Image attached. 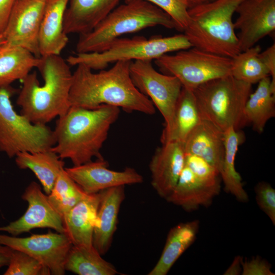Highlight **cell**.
Wrapping results in <instances>:
<instances>
[{
  "instance_id": "cell-1",
  "label": "cell",
  "mask_w": 275,
  "mask_h": 275,
  "mask_svg": "<svg viewBox=\"0 0 275 275\" xmlns=\"http://www.w3.org/2000/svg\"><path fill=\"white\" fill-rule=\"evenodd\" d=\"M131 62L118 61L109 69L98 73L93 72L84 64L77 65L72 73L70 106L93 109L107 105L128 113L154 114L155 108L152 101L132 82L130 75Z\"/></svg>"
},
{
  "instance_id": "cell-2",
  "label": "cell",
  "mask_w": 275,
  "mask_h": 275,
  "mask_svg": "<svg viewBox=\"0 0 275 275\" xmlns=\"http://www.w3.org/2000/svg\"><path fill=\"white\" fill-rule=\"evenodd\" d=\"M118 107L102 105L89 109L71 106L59 117L54 131L56 143L51 149L73 166L103 159L100 150L112 125L119 117Z\"/></svg>"
},
{
  "instance_id": "cell-3",
  "label": "cell",
  "mask_w": 275,
  "mask_h": 275,
  "mask_svg": "<svg viewBox=\"0 0 275 275\" xmlns=\"http://www.w3.org/2000/svg\"><path fill=\"white\" fill-rule=\"evenodd\" d=\"M44 80L41 85L36 72L23 80L16 103L20 114L32 123L46 125L70 108L69 95L72 73L66 60L60 56L41 57L37 67Z\"/></svg>"
},
{
  "instance_id": "cell-4",
  "label": "cell",
  "mask_w": 275,
  "mask_h": 275,
  "mask_svg": "<svg viewBox=\"0 0 275 275\" xmlns=\"http://www.w3.org/2000/svg\"><path fill=\"white\" fill-rule=\"evenodd\" d=\"M157 25L176 29L171 17L154 5L144 0L125 1L91 32L79 35L76 53L102 52L123 35Z\"/></svg>"
},
{
  "instance_id": "cell-5",
  "label": "cell",
  "mask_w": 275,
  "mask_h": 275,
  "mask_svg": "<svg viewBox=\"0 0 275 275\" xmlns=\"http://www.w3.org/2000/svg\"><path fill=\"white\" fill-rule=\"evenodd\" d=\"M243 1L214 0L189 8L184 34L192 46L231 59L241 52L233 16Z\"/></svg>"
},
{
  "instance_id": "cell-6",
  "label": "cell",
  "mask_w": 275,
  "mask_h": 275,
  "mask_svg": "<svg viewBox=\"0 0 275 275\" xmlns=\"http://www.w3.org/2000/svg\"><path fill=\"white\" fill-rule=\"evenodd\" d=\"M251 88L252 85L230 75L205 82L193 91L202 120L225 131L242 127L243 108Z\"/></svg>"
},
{
  "instance_id": "cell-7",
  "label": "cell",
  "mask_w": 275,
  "mask_h": 275,
  "mask_svg": "<svg viewBox=\"0 0 275 275\" xmlns=\"http://www.w3.org/2000/svg\"><path fill=\"white\" fill-rule=\"evenodd\" d=\"M192 45L184 34L170 37L143 36L119 38L102 52L76 53L66 59L69 65L84 64L91 70H103L109 64L120 60H155L169 52L186 49Z\"/></svg>"
},
{
  "instance_id": "cell-8",
  "label": "cell",
  "mask_w": 275,
  "mask_h": 275,
  "mask_svg": "<svg viewBox=\"0 0 275 275\" xmlns=\"http://www.w3.org/2000/svg\"><path fill=\"white\" fill-rule=\"evenodd\" d=\"M16 92L11 85L0 88V151L12 158L20 152L51 149L56 143L53 130L15 111L11 98Z\"/></svg>"
},
{
  "instance_id": "cell-9",
  "label": "cell",
  "mask_w": 275,
  "mask_h": 275,
  "mask_svg": "<svg viewBox=\"0 0 275 275\" xmlns=\"http://www.w3.org/2000/svg\"><path fill=\"white\" fill-rule=\"evenodd\" d=\"M154 62L165 74L176 76L183 88L191 91L205 82L231 75L232 59L194 47L173 55L163 54Z\"/></svg>"
},
{
  "instance_id": "cell-10",
  "label": "cell",
  "mask_w": 275,
  "mask_h": 275,
  "mask_svg": "<svg viewBox=\"0 0 275 275\" xmlns=\"http://www.w3.org/2000/svg\"><path fill=\"white\" fill-rule=\"evenodd\" d=\"M151 60L132 61L130 75L133 84L148 97L164 118L163 129L172 123L175 108L182 85L175 76L162 74L153 67Z\"/></svg>"
},
{
  "instance_id": "cell-11",
  "label": "cell",
  "mask_w": 275,
  "mask_h": 275,
  "mask_svg": "<svg viewBox=\"0 0 275 275\" xmlns=\"http://www.w3.org/2000/svg\"><path fill=\"white\" fill-rule=\"evenodd\" d=\"M0 244L24 252L47 268L52 275H63L72 244L65 233L48 232L19 237L0 234Z\"/></svg>"
},
{
  "instance_id": "cell-12",
  "label": "cell",
  "mask_w": 275,
  "mask_h": 275,
  "mask_svg": "<svg viewBox=\"0 0 275 275\" xmlns=\"http://www.w3.org/2000/svg\"><path fill=\"white\" fill-rule=\"evenodd\" d=\"M48 0H15L2 35L7 43L40 58L38 35Z\"/></svg>"
},
{
  "instance_id": "cell-13",
  "label": "cell",
  "mask_w": 275,
  "mask_h": 275,
  "mask_svg": "<svg viewBox=\"0 0 275 275\" xmlns=\"http://www.w3.org/2000/svg\"><path fill=\"white\" fill-rule=\"evenodd\" d=\"M21 198L28 203L27 210L18 219L0 227V231L14 236L37 228H50L64 233L62 217L51 205L38 183L31 182Z\"/></svg>"
},
{
  "instance_id": "cell-14",
  "label": "cell",
  "mask_w": 275,
  "mask_h": 275,
  "mask_svg": "<svg viewBox=\"0 0 275 275\" xmlns=\"http://www.w3.org/2000/svg\"><path fill=\"white\" fill-rule=\"evenodd\" d=\"M234 22L241 51L256 45L275 31V0H244L237 8Z\"/></svg>"
},
{
  "instance_id": "cell-15",
  "label": "cell",
  "mask_w": 275,
  "mask_h": 275,
  "mask_svg": "<svg viewBox=\"0 0 275 275\" xmlns=\"http://www.w3.org/2000/svg\"><path fill=\"white\" fill-rule=\"evenodd\" d=\"M108 162L103 159L70 168H65L67 174L88 195L98 193L113 187L141 183L143 176L135 169L126 168L121 171L108 168Z\"/></svg>"
},
{
  "instance_id": "cell-16",
  "label": "cell",
  "mask_w": 275,
  "mask_h": 275,
  "mask_svg": "<svg viewBox=\"0 0 275 275\" xmlns=\"http://www.w3.org/2000/svg\"><path fill=\"white\" fill-rule=\"evenodd\" d=\"M184 144L170 142L155 151L150 162L151 184L157 194L165 199L177 183L184 167Z\"/></svg>"
},
{
  "instance_id": "cell-17",
  "label": "cell",
  "mask_w": 275,
  "mask_h": 275,
  "mask_svg": "<svg viewBox=\"0 0 275 275\" xmlns=\"http://www.w3.org/2000/svg\"><path fill=\"white\" fill-rule=\"evenodd\" d=\"M100 192L87 195L62 216L64 233L73 245L92 247Z\"/></svg>"
},
{
  "instance_id": "cell-18",
  "label": "cell",
  "mask_w": 275,
  "mask_h": 275,
  "mask_svg": "<svg viewBox=\"0 0 275 275\" xmlns=\"http://www.w3.org/2000/svg\"><path fill=\"white\" fill-rule=\"evenodd\" d=\"M124 187L115 186L100 191L93 244L101 255L109 250L117 229L120 206L125 196Z\"/></svg>"
},
{
  "instance_id": "cell-19",
  "label": "cell",
  "mask_w": 275,
  "mask_h": 275,
  "mask_svg": "<svg viewBox=\"0 0 275 275\" xmlns=\"http://www.w3.org/2000/svg\"><path fill=\"white\" fill-rule=\"evenodd\" d=\"M221 187V183H210L200 179L184 165L177 184L166 200L190 212L200 206H209Z\"/></svg>"
},
{
  "instance_id": "cell-20",
  "label": "cell",
  "mask_w": 275,
  "mask_h": 275,
  "mask_svg": "<svg viewBox=\"0 0 275 275\" xmlns=\"http://www.w3.org/2000/svg\"><path fill=\"white\" fill-rule=\"evenodd\" d=\"M121 0H69L64 16L65 33L91 32Z\"/></svg>"
},
{
  "instance_id": "cell-21",
  "label": "cell",
  "mask_w": 275,
  "mask_h": 275,
  "mask_svg": "<svg viewBox=\"0 0 275 275\" xmlns=\"http://www.w3.org/2000/svg\"><path fill=\"white\" fill-rule=\"evenodd\" d=\"M69 0H48L38 35L40 57L60 56L68 42L64 16Z\"/></svg>"
},
{
  "instance_id": "cell-22",
  "label": "cell",
  "mask_w": 275,
  "mask_h": 275,
  "mask_svg": "<svg viewBox=\"0 0 275 275\" xmlns=\"http://www.w3.org/2000/svg\"><path fill=\"white\" fill-rule=\"evenodd\" d=\"M185 153L198 156L219 172L224 155V131L212 123L202 120L184 143Z\"/></svg>"
},
{
  "instance_id": "cell-23",
  "label": "cell",
  "mask_w": 275,
  "mask_h": 275,
  "mask_svg": "<svg viewBox=\"0 0 275 275\" xmlns=\"http://www.w3.org/2000/svg\"><path fill=\"white\" fill-rule=\"evenodd\" d=\"M274 116L275 87L269 76L259 81L256 90L250 94L243 108L242 127L251 125L261 133L268 121Z\"/></svg>"
},
{
  "instance_id": "cell-24",
  "label": "cell",
  "mask_w": 275,
  "mask_h": 275,
  "mask_svg": "<svg viewBox=\"0 0 275 275\" xmlns=\"http://www.w3.org/2000/svg\"><path fill=\"white\" fill-rule=\"evenodd\" d=\"M202 119L193 91L182 88L175 108L172 122L167 129H163L161 144L170 142L183 143Z\"/></svg>"
},
{
  "instance_id": "cell-25",
  "label": "cell",
  "mask_w": 275,
  "mask_h": 275,
  "mask_svg": "<svg viewBox=\"0 0 275 275\" xmlns=\"http://www.w3.org/2000/svg\"><path fill=\"white\" fill-rule=\"evenodd\" d=\"M199 221L181 223L170 230L162 253L149 275H166L181 255L195 241Z\"/></svg>"
},
{
  "instance_id": "cell-26",
  "label": "cell",
  "mask_w": 275,
  "mask_h": 275,
  "mask_svg": "<svg viewBox=\"0 0 275 275\" xmlns=\"http://www.w3.org/2000/svg\"><path fill=\"white\" fill-rule=\"evenodd\" d=\"M15 162L21 169H29L37 177L46 195H48L65 163L51 149L35 152H23L15 156Z\"/></svg>"
},
{
  "instance_id": "cell-27",
  "label": "cell",
  "mask_w": 275,
  "mask_h": 275,
  "mask_svg": "<svg viewBox=\"0 0 275 275\" xmlns=\"http://www.w3.org/2000/svg\"><path fill=\"white\" fill-rule=\"evenodd\" d=\"M41 62L27 49L7 43L0 46V88L22 80Z\"/></svg>"
},
{
  "instance_id": "cell-28",
  "label": "cell",
  "mask_w": 275,
  "mask_h": 275,
  "mask_svg": "<svg viewBox=\"0 0 275 275\" xmlns=\"http://www.w3.org/2000/svg\"><path fill=\"white\" fill-rule=\"evenodd\" d=\"M224 155L220 176L226 192L231 194L240 202H245L249 196L243 188L240 175L235 168V159L239 146L244 142L243 133L233 127L224 131Z\"/></svg>"
},
{
  "instance_id": "cell-29",
  "label": "cell",
  "mask_w": 275,
  "mask_h": 275,
  "mask_svg": "<svg viewBox=\"0 0 275 275\" xmlns=\"http://www.w3.org/2000/svg\"><path fill=\"white\" fill-rule=\"evenodd\" d=\"M94 247L73 245L67 255L65 270L78 275H115L118 271L113 264L101 257Z\"/></svg>"
},
{
  "instance_id": "cell-30",
  "label": "cell",
  "mask_w": 275,
  "mask_h": 275,
  "mask_svg": "<svg viewBox=\"0 0 275 275\" xmlns=\"http://www.w3.org/2000/svg\"><path fill=\"white\" fill-rule=\"evenodd\" d=\"M261 51L260 45H255L240 52L232 59L231 75L252 85L269 76L268 71L259 56Z\"/></svg>"
},
{
  "instance_id": "cell-31",
  "label": "cell",
  "mask_w": 275,
  "mask_h": 275,
  "mask_svg": "<svg viewBox=\"0 0 275 275\" xmlns=\"http://www.w3.org/2000/svg\"><path fill=\"white\" fill-rule=\"evenodd\" d=\"M87 195L70 178L64 168L47 197L51 205L62 217Z\"/></svg>"
},
{
  "instance_id": "cell-32",
  "label": "cell",
  "mask_w": 275,
  "mask_h": 275,
  "mask_svg": "<svg viewBox=\"0 0 275 275\" xmlns=\"http://www.w3.org/2000/svg\"><path fill=\"white\" fill-rule=\"evenodd\" d=\"M4 275H49V270L29 254L13 250Z\"/></svg>"
},
{
  "instance_id": "cell-33",
  "label": "cell",
  "mask_w": 275,
  "mask_h": 275,
  "mask_svg": "<svg viewBox=\"0 0 275 275\" xmlns=\"http://www.w3.org/2000/svg\"><path fill=\"white\" fill-rule=\"evenodd\" d=\"M129 1V0H125ZM167 13L173 19L176 29L184 32L189 22V6L185 0H144Z\"/></svg>"
},
{
  "instance_id": "cell-34",
  "label": "cell",
  "mask_w": 275,
  "mask_h": 275,
  "mask_svg": "<svg viewBox=\"0 0 275 275\" xmlns=\"http://www.w3.org/2000/svg\"><path fill=\"white\" fill-rule=\"evenodd\" d=\"M184 165L200 179L210 183H221L219 172L202 158L185 153Z\"/></svg>"
},
{
  "instance_id": "cell-35",
  "label": "cell",
  "mask_w": 275,
  "mask_h": 275,
  "mask_svg": "<svg viewBox=\"0 0 275 275\" xmlns=\"http://www.w3.org/2000/svg\"><path fill=\"white\" fill-rule=\"evenodd\" d=\"M256 201L259 208L275 224V190L266 182H260L255 187Z\"/></svg>"
},
{
  "instance_id": "cell-36",
  "label": "cell",
  "mask_w": 275,
  "mask_h": 275,
  "mask_svg": "<svg viewBox=\"0 0 275 275\" xmlns=\"http://www.w3.org/2000/svg\"><path fill=\"white\" fill-rule=\"evenodd\" d=\"M242 275H274L271 265L259 256L242 261Z\"/></svg>"
},
{
  "instance_id": "cell-37",
  "label": "cell",
  "mask_w": 275,
  "mask_h": 275,
  "mask_svg": "<svg viewBox=\"0 0 275 275\" xmlns=\"http://www.w3.org/2000/svg\"><path fill=\"white\" fill-rule=\"evenodd\" d=\"M259 56L268 71L272 85L275 87V44L261 51Z\"/></svg>"
},
{
  "instance_id": "cell-38",
  "label": "cell",
  "mask_w": 275,
  "mask_h": 275,
  "mask_svg": "<svg viewBox=\"0 0 275 275\" xmlns=\"http://www.w3.org/2000/svg\"><path fill=\"white\" fill-rule=\"evenodd\" d=\"M15 0H0V34H2Z\"/></svg>"
},
{
  "instance_id": "cell-39",
  "label": "cell",
  "mask_w": 275,
  "mask_h": 275,
  "mask_svg": "<svg viewBox=\"0 0 275 275\" xmlns=\"http://www.w3.org/2000/svg\"><path fill=\"white\" fill-rule=\"evenodd\" d=\"M243 257L240 256H236L231 265L224 272L225 275H238L241 274L242 261Z\"/></svg>"
},
{
  "instance_id": "cell-40",
  "label": "cell",
  "mask_w": 275,
  "mask_h": 275,
  "mask_svg": "<svg viewBox=\"0 0 275 275\" xmlns=\"http://www.w3.org/2000/svg\"><path fill=\"white\" fill-rule=\"evenodd\" d=\"M13 250L7 246L0 244V269L8 266Z\"/></svg>"
},
{
  "instance_id": "cell-41",
  "label": "cell",
  "mask_w": 275,
  "mask_h": 275,
  "mask_svg": "<svg viewBox=\"0 0 275 275\" xmlns=\"http://www.w3.org/2000/svg\"><path fill=\"white\" fill-rule=\"evenodd\" d=\"M187 3L189 8L198 5L210 2L214 0H185Z\"/></svg>"
},
{
  "instance_id": "cell-42",
  "label": "cell",
  "mask_w": 275,
  "mask_h": 275,
  "mask_svg": "<svg viewBox=\"0 0 275 275\" xmlns=\"http://www.w3.org/2000/svg\"><path fill=\"white\" fill-rule=\"evenodd\" d=\"M6 42L5 39L4 38L3 35L0 34V46L4 44Z\"/></svg>"
}]
</instances>
